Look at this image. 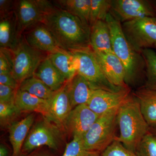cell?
<instances>
[{"label": "cell", "mask_w": 156, "mask_h": 156, "mask_svg": "<svg viewBox=\"0 0 156 156\" xmlns=\"http://www.w3.org/2000/svg\"><path fill=\"white\" fill-rule=\"evenodd\" d=\"M43 23L63 50L73 52L91 48V27L68 11L54 5Z\"/></svg>", "instance_id": "1"}, {"label": "cell", "mask_w": 156, "mask_h": 156, "mask_svg": "<svg viewBox=\"0 0 156 156\" xmlns=\"http://www.w3.org/2000/svg\"><path fill=\"white\" fill-rule=\"evenodd\" d=\"M117 120L120 135L115 139L135 153L143 137L149 132L150 126L134 95L130 94L119 107Z\"/></svg>", "instance_id": "2"}, {"label": "cell", "mask_w": 156, "mask_h": 156, "mask_svg": "<svg viewBox=\"0 0 156 156\" xmlns=\"http://www.w3.org/2000/svg\"><path fill=\"white\" fill-rule=\"evenodd\" d=\"M105 21L110 31L113 51L126 70V83H132L140 74L145 73L144 59L141 53L135 51L126 39L121 22L110 13Z\"/></svg>", "instance_id": "3"}, {"label": "cell", "mask_w": 156, "mask_h": 156, "mask_svg": "<svg viewBox=\"0 0 156 156\" xmlns=\"http://www.w3.org/2000/svg\"><path fill=\"white\" fill-rule=\"evenodd\" d=\"M12 74L20 84L27 78L33 76L48 53L33 48L26 41L23 35L16 47L9 50Z\"/></svg>", "instance_id": "4"}, {"label": "cell", "mask_w": 156, "mask_h": 156, "mask_svg": "<svg viewBox=\"0 0 156 156\" xmlns=\"http://www.w3.org/2000/svg\"><path fill=\"white\" fill-rule=\"evenodd\" d=\"M119 108L101 115L81 139L84 148L101 154L116 138L115 135Z\"/></svg>", "instance_id": "5"}, {"label": "cell", "mask_w": 156, "mask_h": 156, "mask_svg": "<svg viewBox=\"0 0 156 156\" xmlns=\"http://www.w3.org/2000/svg\"><path fill=\"white\" fill-rule=\"evenodd\" d=\"M71 52L75 58L77 73L83 77L92 89L118 92L127 88L116 87L109 81L96 60L92 48Z\"/></svg>", "instance_id": "6"}, {"label": "cell", "mask_w": 156, "mask_h": 156, "mask_svg": "<svg viewBox=\"0 0 156 156\" xmlns=\"http://www.w3.org/2000/svg\"><path fill=\"white\" fill-rule=\"evenodd\" d=\"M124 34L134 50L141 53L156 44V18L144 17L123 23Z\"/></svg>", "instance_id": "7"}, {"label": "cell", "mask_w": 156, "mask_h": 156, "mask_svg": "<svg viewBox=\"0 0 156 156\" xmlns=\"http://www.w3.org/2000/svg\"><path fill=\"white\" fill-rule=\"evenodd\" d=\"M54 5L45 0L15 1L14 14L18 34L22 37L26 31L43 23L46 15Z\"/></svg>", "instance_id": "8"}, {"label": "cell", "mask_w": 156, "mask_h": 156, "mask_svg": "<svg viewBox=\"0 0 156 156\" xmlns=\"http://www.w3.org/2000/svg\"><path fill=\"white\" fill-rule=\"evenodd\" d=\"M58 128L46 119L36 123L29 132L24 141L21 156L45 146L53 150H59L60 133Z\"/></svg>", "instance_id": "9"}, {"label": "cell", "mask_w": 156, "mask_h": 156, "mask_svg": "<svg viewBox=\"0 0 156 156\" xmlns=\"http://www.w3.org/2000/svg\"><path fill=\"white\" fill-rule=\"evenodd\" d=\"M109 13L121 23L144 17L156 18V1L112 0Z\"/></svg>", "instance_id": "10"}, {"label": "cell", "mask_w": 156, "mask_h": 156, "mask_svg": "<svg viewBox=\"0 0 156 156\" xmlns=\"http://www.w3.org/2000/svg\"><path fill=\"white\" fill-rule=\"evenodd\" d=\"M128 87L118 92H111L102 89H94L87 105L98 115L119 108L130 95Z\"/></svg>", "instance_id": "11"}, {"label": "cell", "mask_w": 156, "mask_h": 156, "mask_svg": "<svg viewBox=\"0 0 156 156\" xmlns=\"http://www.w3.org/2000/svg\"><path fill=\"white\" fill-rule=\"evenodd\" d=\"M99 116L87 104L80 105L73 109L64 128L72 134L73 138L82 139Z\"/></svg>", "instance_id": "12"}, {"label": "cell", "mask_w": 156, "mask_h": 156, "mask_svg": "<svg viewBox=\"0 0 156 156\" xmlns=\"http://www.w3.org/2000/svg\"><path fill=\"white\" fill-rule=\"evenodd\" d=\"M23 35L31 47L48 54L65 50L60 47L53 34L44 23H40L29 29Z\"/></svg>", "instance_id": "13"}, {"label": "cell", "mask_w": 156, "mask_h": 156, "mask_svg": "<svg viewBox=\"0 0 156 156\" xmlns=\"http://www.w3.org/2000/svg\"><path fill=\"white\" fill-rule=\"evenodd\" d=\"M93 53L105 75L112 84L118 87H128L126 82L125 67L114 52L99 53L93 51Z\"/></svg>", "instance_id": "14"}, {"label": "cell", "mask_w": 156, "mask_h": 156, "mask_svg": "<svg viewBox=\"0 0 156 156\" xmlns=\"http://www.w3.org/2000/svg\"><path fill=\"white\" fill-rule=\"evenodd\" d=\"M66 83L56 92L50 101L48 115L45 117L60 128H64L66 120L73 109L66 90Z\"/></svg>", "instance_id": "15"}, {"label": "cell", "mask_w": 156, "mask_h": 156, "mask_svg": "<svg viewBox=\"0 0 156 156\" xmlns=\"http://www.w3.org/2000/svg\"><path fill=\"white\" fill-rule=\"evenodd\" d=\"M66 90L72 109L87 104L94 89L83 77L76 73L66 83Z\"/></svg>", "instance_id": "16"}, {"label": "cell", "mask_w": 156, "mask_h": 156, "mask_svg": "<svg viewBox=\"0 0 156 156\" xmlns=\"http://www.w3.org/2000/svg\"><path fill=\"white\" fill-rule=\"evenodd\" d=\"M34 120V115H29L9 127V139L13 149L12 156H21L23 144Z\"/></svg>", "instance_id": "17"}, {"label": "cell", "mask_w": 156, "mask_h": 156, "mask_svg": "<svg viewBox=\"0 0 156 156\" xmlns=\"http://www.w3.org/2000/svg\"><path fill=\"white\" fill-rule=\"evenodd\" d=\"M90 45L94 52L113 53L110 31L105 21L98 20L91 26Z\"/></svg>", "instance_id": "18"}, {"label": "cell", "mask_w": 156, "mask_h": 156, "mask_svg": "<svg viewBox=\"0 0 156 156\" xmlns=\"http://www.w3.org/2000/svg\"><path fill=\"white\" fill-rule=\"evenodd\" d=\"M34 76L41 80L54 92L61 89L67 82L53 65L48 56L40 65Z\"/></svg>", "instance_id": "19"}, {"label": "cell", "mask_w": 156, "mask_h": 156, "mask_svg": "<svg viewBox=\"0 0 156 156\" xmlns=\"http://www.w3.org/2000/svg\"><path fill=\"white\" fill-rule=\"evenodd\" d=\"M134 95L149 126H156V89L144 86L137 89Z\"/></svg>", "instance_id": "20"}, {"label": "cell", "mask_w": 156, "mask_h": 156, "mask_svg": "<svg viewBox=\"0 0 156 156\" xmlns=\"http://www.w3.org/2000/svg\"><path fill=\"white\" fill-rule=\"evenodd\" d=\"M50 101L42 99L18 89L14 103L21 112H37L46 117L49 110Z\"/></svg>", "instance_id": "21"}, {"label": "cell", "mask_w": 156, "mask_h": 156, "mask_svg": "<svg viewBox=\"0 0 156 156\" xmlns=\"http://www.w3.org/2000/svg\"><path fill=\"white\" fill-rule=\"evenodd\" d=\"M14 13L9 17L1 19L0 46L1 48L13 50L17 46L20 39Z\"/></svg>", "instance_id": "22"}, {"label": "cell", "mask_w": 156, "mask_h": 156, "mask_svg": "<svg viewBox=\"0 0 156 156\" xmlns=\"http://www.w3.org/2000/svg\"><path fill=\"white\" fill-rule=\"evenodd\" d=\"M48 57L67 82L77 73L75 58L71 52L63 50L48 54Z\"/></svg>", "instance_id": "23"}, {"label": "cell", "mask_w": 156, "mask_h": 156, "mask_svg": "<svg viewBox=\"0 0 156 156\" xmlns=\"http://www.w3.org/2000/svg\"><path fill=\"white\" fill-rule=\"evenodd\" d=\"M53 3L57 8L76 16L90 26L91 0H58Z\"/></svg>", "instance_id": "24"}, {"label": "cell", "mask_w": 156, "mask_h": 156, "mask_svg": "<svg viewBox=\"0 0 156 156\" xmlns=\"http://www.w3.org/2000/svg\"><path fill=\"white\" fill-rule=\"evenodd\" d=\"M18 89L49 101L53 98L56 92L51 90L44 82L35 76L27 78L21 82Z\"/></svg>", "instance_id": "25"}, {"label": "cell", "mask_w": 156, "mask_h": 156, "mask_svg": "<svg viewBox=\"0 0 156 156\" xmlns=\"http://www.w3.org/2000/svg\"><path fill=\"white\" fill-rule=\"evenodd\" d=\"M141 54L145 63V87L156 89V53L151 49H146L143 50Z\"/></svg>", "instance_id": "26"}, {"label": "cell", "mask_w": 156, "mask_h": 156, "mask_svg": "<svg viewBox=\"0 0 156 156\" xmlns=\"http://www.w3.org/2000/svg\"><path fill=\"white\" fill-rule=\"evenodd\" d=\"M111 5L112 0H91L90 26L98 20L105 21Z\"/></svg>", "instance_id": "27"}, {"label": "cell", "mask_w": 156, "mask_h": 156, "mask_svg": "<svg viewBox=\"0 0 156 156\" xmlns=\"http://www.w3.org/2000/svg\"><path fill=\"white\" fill-rule=\"evenodd\" d=\"M20 111L15 103L0 102V123L2 127H9L15 122L14 120L20 115Z\"/></svg>", "instance_id": "28"}, {"label": "cell", "mask_w": 156, "mask_h": 156, "mask_svg": "<svg viewBox=\"0 0 156 156\" xmlns=\"http://www.w3.org/2000/svg\"><path fill=\"white\" fill-rule=\"evenodd\" d=\"M137 156H156V135L149 132L135 152Z\"/></svg>", "instance_id": "29"}, {"label": "cell", "mask_w": 156, "mask_h": 156, "mask_svg": "<svg viewBox=\"0 0 156 156\" xmlns=\"http://www.w3.org/2000/svg\"><path fill=\"white\" fill-rule=\"evenodd\" d=\"M60 156H101V154L85 150L81 139L73 138L66 146L64 152Z\"/></svg>", "instance_id": "30"}, {"label": "cell", "mask_w": 156, "mask_h": 156, "mask_svg": "<svg viewBox=\"0 0 156 156\" xmlns=\"http://www.w3.org/2000/svg\"><path fill=\"white\" fill-rule=\"evenodd\" d=\"M101 156H137L135 153L128 150L116 139L104 151Z\"/></svg>", "instance_id": "31"}, {"label": "cell", "mask_w": 156, "mask_h": 156, "mask_svg": "<svg viewBox=\"0 0 156 156\" xmlns=\"http://www.w3.org/2000/svg\"><path fill=\"white\" fill-rule=\"evenodd\" d=\"M17 89L0 84V102L15 103V98Z\"/></svg>", "instance_id": "32"}, {"label": "cell", "mask_w": 156, "mask_h": 156, "mask_svg": "<svg viewBox=\"0 0 156 156\" xmlns=\"http://www.w3.org/2000/svg\"><path fill=\"white\" fill-rule=\"evenodd\" d=\"M15 2L10 0H0L1 19L9 17L14 13Z\"/></svg>", "instance_id": "33"}, {"label": "cell", "mask_w": 156, "mask_h": 156, "mask_svg": "<svg viewBox=\"0 0 156 156\" xmlns=\"http://www.w3.org/2000/svg\"><path fill=\"white\" fill-rule=\"evenodd\" d=\"M12 74L9 58L5 52L0 49V74Z\"/></svg>", "instance_id": "34"}, {"label": "cell", "mask_w": 156, "mask_h": 156, "mask_svg": "<svg viewBox=\"0 0 156 156\" xmlns=\"http://www.w3.org/2000/svg\"><path fill=\"white\" fill-rule=\"evenodd\" d=\"M0 84L16 89L19 87V84L12 74H0Z\"/></svg>", "instance_id": "35"}, {"label": "cell", "mask_w": 156, "mask_h": 156, "mask_svg": "<svg viewBox=\"0 0 156 156\" xmlns=\"http://www.w3.org/2000/svg\"><path fill=\"white\" fill-rule=\"evenodd\" d=\"M22 156H54L49 151L45 150L37 149L26 155Z\"/></svg>", "instance_id": "36"}, {"label": "cell", "mask_w": 156, "mask_h": 156, "mask_svg": "<svg viewBox=\"0 0 156 156\" xmlns=\"http://www.w3.org/2000/svg\"><path fill=\"white\" fill-rule=\"evenodd\" d=\"M0 156H10L9 149L2 144L0 145Z\"/></svg>", "instance_id": "37"}, {"label": "cell", "mask_w": 156, "mask_h": 156, "mask_svg": "<svg viewBox=\"0 0 156 156\" xmlns=\"http://www.w3.org/2000/svg\"><path fill=\"white\" fill-rule=\"evenodd\" d=\"M154 48H156V44L155 45L154 47Z\"/></svg>", "instance_id": "38"}, {"label": "cell", "mask_w": 156, "mask_h": 156, "mask_svg": "<svg viewBox=\"0 0 156 156\" xmlns=\"http://www.w3.org/2000/svg\"><path fill=\"white\" fill-rule=\"evenodd\" d=\"M155 134H156V130Z\"/></svg>", "instance_id": "39"}]
</instances>
